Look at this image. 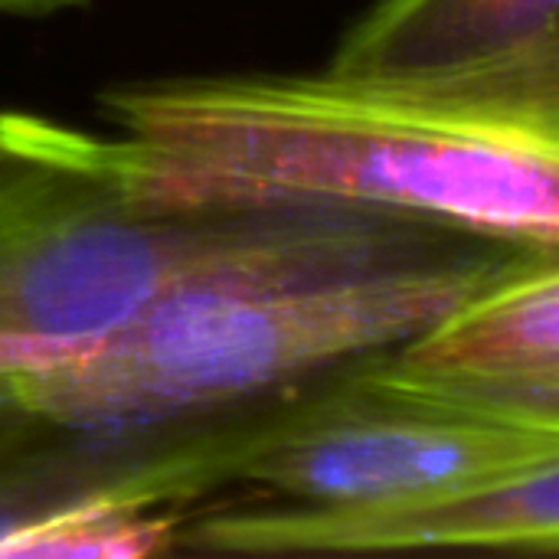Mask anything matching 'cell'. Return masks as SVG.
<instances>
[{"mask_svg": "<svg viewBox=\"0 0 559 559\" xmlns=\"http://www.w3.org/2000/svg\"><path fill=\"white\" fill-rule=\"evenodd\" d=\"M121 138L7 111L131 197L344 203L559 249V62L481 79L206 75L102 92Z\"/></svg>", "mask_w": 559, "mask_h": 559, "instance_id": "cell-1", "label": "cell"}, {"mask_svg": "<svg viewBox=\"0 0 559 559\" xmlns=\"http://www.w3.org/2000/svg\"><path fill=\"white\" fill-rule=\"evenodd\" d=\"M550 459H559V386L485 383L393 347L298 396L239 485L292 504H350Z\"/></svg>", "mask_w": 559, "mask_h": 559, "instance_id": "cell-4", "label": "cell"}, {"mask_svg": "<svg viewBox=\"0 0 559 559\" xmlns=\"http://www.w3.org/2000/svg\"><path fill=\"white\" fill-rule=\"evenodd\" d=\"M344 203H197L131 197L0 115V429L10 386L121 328L167 285L334 216Z\"/></svg>", "mask_w": 559, "mask_h": 559, "instance_id": "cell-3", "label": "cell"}, {"mask_svg": "<svg viewBox=\"0 0 559 559\" xmlns=\"http://www.w3.org/2000/svg\"><path fill=\"white\" fill-rule=\"evenodd\" d=\"M481 547L559 550V459L472 485L350 501L223 508L177 521L170 554H386Z\"/></svg>", "mask_w": 559, "mask_h": 559, "instance_id": "cell-5", "label": "cell"}, {"mask_svg": "<svg viewBox=\"0 0 559 559\" xmlns=\"http://www.w3.org/2000/svg\"><path fill=\"white\" fill-rule=\"evenodd\" d=\"M82 0H0V10H16V13H39V10H56Z\"/></svg>", "mask_w": 559, "mask_h": 559, "instance_id": "cell-8", "label": "cell"}, {"mask_svg": "<svg viewBox=\"0 0 559 559\" xmlns=\"http://www.w3.org/2000/svg\"><path fill=\"white\" fill-rule=\"evenodd\" d=\"M531 249L347 206L167 285L79 357L16 380L13 409L82 449L151 445L403 347Z\"/></svg>", "mask_w": 559, "mask_h": 559, "instance_id": "cell-2", "label": "cell"}, {"mask_svg": "<svg viewBox=\"0 0 559 559\" xmlns=\"http://www.w3.org/2000/svg\"><path fill=\"white\" fill-rule=\"evenodd\" d=\"M559 62V0H380L328 72L449 82Z\"/></svg>", "mask_w": 559, "mask_h": 559, "instance_id": "cell-6", "label": "cell"}, {"mask_svg": "<svg viewBox=\"0 0 559 559\" xmlns=\"http://www.w3.org/2000/svg\"><path fill=\"white\" fill-rule=\"evenodd\" d=\"M400 350L485 383L559 386V249H531Z\"/></svg>", "mask_w": 559, "mask_h": 559, "instance_id": "cell-7", "label": "cell"}]
</instances>
